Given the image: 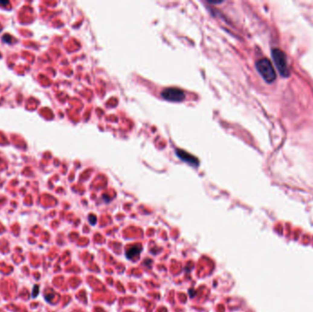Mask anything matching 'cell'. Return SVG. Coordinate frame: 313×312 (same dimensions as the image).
Returning a JSON list of instances; mask_svg holds the SVG:
<instances>
[{
	"label": "cell",
	"instance_id": "obj_8",
	"mask_svg": "<svg viewBox=\"0 0 313 312\" xmlns=\"http://www.w3.org/2000/svg\"><path fill=\"white\" fill-rule=\"evenodd\" d=\"M3 40H4V41H6V40H7V42H8V43H10V41H11V38H10L9 36L5 35V36L3 37Z\"/></svg>",
	"mask_w": 313,
	"mask_h": 312
},
{
	"label": "cell",
	"instance_id": "obj_9",
	"mask_svg": "<svg viewBox=\"0 0 313 312\" xmlns=\"http://www.w3.org/2000/svg\"><path fill=\"white\" fill-rule=\"evenodd\" d=\"M7 4H8V2H1L0 1V5H7Z\"/></svg>",
	"mask_w": 313,
	"mask_h": 312
},
{
	"label": "cell",
	"instance_id": "obj_7",
	"mask_svg": "<svg viewBox=\"0 0 313 312\" xmlns=\"http://www.w3.org/2000/svg\"><path fill=\"white\" fill-rule=\"evenodd\" d=\"M89 222H90L92 224H95L96 223V218H95V216H93V215L90 216V217H89Z\"/></svg>",
	"mask_w": 313,
	"mask_h": 312
},
{
	"label": "cell",
	"instance_id": "obj_3",
	"mask_svg": "<svg viewBox=\"0 0 313 312\" xmlns=\"http://www.w3.org/2000/svg\"><path fill=\"white\" fill-rule=\"evenodd\" d=\"M161 96L167 101L181 102L185 99V93L179 88H166L162 91Z\"/></svg>",
	"mask_w": 313,
	"mask_h": 312
},
{
	"label": "cell",
	"instance_id": "obj_4",
	"mask_svg": "<svg viewBox=\"0 0 313 312\" xmlns=\"http://www.w3.org/2000/svg\"><path fill=\"white\" fill-rule=\"evenodd\" d=\"M176 153H177V156L178 157L183 160L184 162H187L188 164H190L192 166H194V167H198L199 166V161L198 159L193 157V156L190 155L188 152H185L183 150H180V149H178L176 150Z\"/></svg>",
	"mask_w": 313,
	"mask_h": 312
},
{
	"label": "cell",
	"instance_id": "obj_6",
	"mask_svg": "<svg viewBox=\"0 0 313 312\" xmlns=\"http://www.w3.org/2000/svg\"><path fill=\"white\" fill-rule=\"evenodd\" d=\"M39 295V286H35L33 288V293H32V298H36Z\"/></svg>",
	"mask_w": 313,
	"mask_h": 312
},
{
	"label": "cell",
	"instance_id": "obj_2",
	"mask_svg": "<svg viewBox=\"0 0 313 312\" xmlns=\"http://www.w3.org/2000/svg\"><path fill=\"white\" fill-rule=\"evenodd\" d=\"M272 57L280 75L284 77H288L289 75V69L288 65L286 54L279 49H273Z\"/></svg>",
	"mask_w": 313,
	"mask_h": 312
},
{
	"label": "cell",
	"instance_id": "obj_1",
	"mask_svg": "<svg viewBox=\"0 0 313 312\" xmlns=\"http://www.w3.org/2000/svg\"><path fill=\"white\" fill-rule=\"evenodd\" d=\"M256 67L257 72L260 73L262 78L266 82H273L276 78V71L271 63V61L266 59L263 58L258 60L256 62Z\"/></svg>",
	"mask_w": 313,
	"mask_h": 312
},
{
	"label": "cell",
	"instance_id": "obj_5",
	"mask_svg": "<svg viewBox=\"0 0 313 312\" xmlns=\"http://www.w3.org/2000/svg\"><path fill=\"white\" fill-rule=\"evenodd\" d=\"M141 250H142V246L139 245V244L130 246L127 250V257L129 258V259H133V258H135V257L139 256Z\"/></svg>",
	"mask_w": 313,
	"mask_h": 312
}]
</instances>
